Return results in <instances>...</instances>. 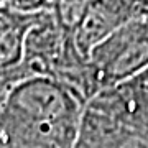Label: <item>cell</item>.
Masks as SVG:
<instances>
[{
    "label": "cell",
    "instance_id": "6da1fadb",
    "mask_svg": "<svg viewBox=\"0 0 148 148\" xmlns=\"http://www.w3.org/2000/svg\"><path fill=\"white\" fill-rule=\"evenodd\" d=\"M86 101L48 77H27L0 112L7 148H74Z\"/></svg>",
    "mask_w": 148,
    "mask_h": 148
},
{
    "label": "cell",
    "instance_id": "7a4b0ae2",
    "mask_svg": "<svg viewBox=\"0 0 148 148\" xmlns=\"http://www.w3.org/2000/svg\"><path fill=\"white\" fill-rule=\"evenodd\" d=\"M74 148H148V114L115 86L86 102Z\"/></svg>",
    "mask_w": 148,
    "mask_h": 148
},
{
    "label": "cell",
    "instance_id": "3957f363",
    "mask_svg": "<svg viewBox=\"0 0 148 148\" xmlns=\"http://www.w3.org/2000/svg\"><path fill=\"white\" fill-rule=\"evenodd\" d=\"M148 68V16L128 21L87 56L90 97L127 82Z\"/></svg>",
    "mask_w": 148,
    "mask_h": 148
},
{
    "label": "cell",
    "instance_id": "277c9868",
    "mask_svg": "<svg viewBox=\"0 0 148 148\" xmlns=\"http://www.w3.org/2000/svg\"><path fill=\"white\" fill-rule=\"evenodd\" d=\"M145 16H148V2H86L82 15L71 36L77 51L87 58L90 51L114 32L127 25L128 21Z\"/></svg>",
    "mask_w": 148,
    "mask_h": 148
},
{
    "label": "cell",
    "instance_id": "5b68a950",
    "mask_svg": "<svg viewBox=\"0 0 148 148\" xmlns=\"http://www.w3.org/2000/svg\"><path fill=\"white\" fill-rule=\"evenodd\" d=\"M46 5L35 12L21 10L13 2H0V68L21 64L27 35Z\"/></svg>",
    "mask_w": 148,
    "mask_h": 148
},
{
    "label": "cell",
    "instance_id": "8992f818",
    "mask_svg": "<svg viewBox=\"0 0 148 148\" xmlns=\"http://www.w3.org/2000/svg\"><path fill=\"white\" fill-rule=\"evenodd\" d=\"M27 77H30V76L21 64L16 68H0V112L5 106L10 92Z\"/></svg>",
    "mask_w": 148,
    "mask_h": 148
},
{
    "label": "cell",
    "instance_id": "52a82bcc",
    "mask_svg": "<svg viewBox=\"0 0 148 148\" xmlns=\"http://www.w3.org/2000/svg\"><path fill=\"white\" fill-rule=\"evenodd\" d=\"M0 148H7V145L3 143V140H2V138H0Z\"/></svg>",
    "mask_w": 148,
    "mask_h": 148
}]
</instances>
